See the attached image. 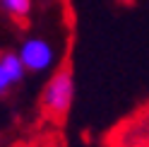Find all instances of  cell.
Wrapping results in <instances>:
<instances>
[{
  "instance_id": "6",
  "label": "cell",
  "mask_w": 149,
  "mask_h": 147,
  "mask_svg": "<svg viewBox=\"0 0 149 147\" xmlns=\"http://www.w3.org/2000/svg\"><path fill=\"white\" fill-rule=\"evenodd\" d=\"M0 58H3V56H0Z\"/></svg>"
},
{
  "instance_id": "2",
  "label": "cell",
  "mask_w": 149,
  "mask_h": 147,
  "mask_svg": "<svg viewBox=\"0 0 149 147\" xmlns=\"http://www.w3.org/2000/svg\"><path fill=\"white\" fill-rule=\"evenodd\" d=\"M22 60H24L26 68L41 70V68L48 65L51 51H48V46H46L43 41H29V43L24 46V51H22Z\"/></svg>"
},
{
  "instance_id": "1",
  "label": "cell",
  "mask_w": 149,
  "mask_h": 147,
  "mask_svg": "<svg viewBox=\"0 0 149 147\" xmlns=\"http://www.w3.org/2000/svg\"><path fill=\"white\" fill-rule=\"evenodd\" d=\"M72 102V65L70 58L58 68V72L51 77L48 87H46L41 97V116L43 121L53 125H63L68 118V108Z\"/></svg>"
},
{
  "instance_id": "5",
  "label": "cell",
  "mask_w": 149,
  "mask_h": 147,
  "mask_svg": "<svg viewBox=\"0 0 149 147\" xmlns=\"http://www.w3.org/2000/svg\"><path fill=\"white\" fill-rule=\"evenodd\" d=\"M10 82H12V80H10V75H7V72L3 70V65H0V92H3L7 85H10Z\"/></svg>"
},
{
  "instance_id": "3",
  "label": "cell",
  "mask_w": 149,
  "mask_h": 147,
  "mask_svg": "<svg viewBox=\"0 0 149 147\" xmlns=\"http://www.w3.org/2000/svg\"><path fill=\"white\" fill-rule=\"evenodd\" d=\"M7 10H10V17L19 24L26 27V15H29V0H5Z\"/></svg>"
},
{
  "instance_id": "4",
  "label": "cell",
  "mask_w": 149,
  "mask_h": 147,
  "mask_svg": "<svg viewBox=\"0 0 149 147\" xmlns=\"http://www.w3.org/2000/svg\"><path fill=\"white\" fill-rule=\"evenodd\" d=\"M0 65H3V70L7 72V75H10L12 82H17L22 77V63H19L17 56H12V53H5V56L0 58Z\"/></svg>"
}]
</instances>
